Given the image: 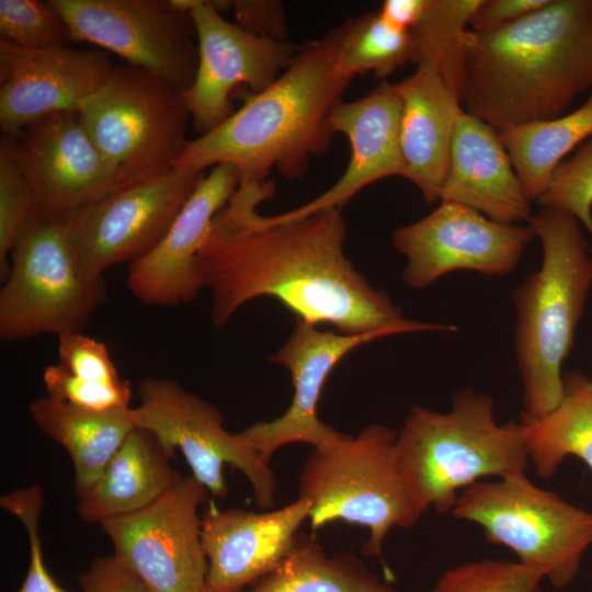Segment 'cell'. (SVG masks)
<instances>
[{"instance_id": "obj_1", "label": "cell", "mask_w": 592, "mask_h": 592, "mask_svg": "<svg viewBox=\"0 0 592 592\" xmlns=\"http://www.w3.org/2000/svg\"><path fill=\"white\" fill-rule=\"evenodd\" d=\"M273 193L270 181L241 180L197 254L216 328L248 301L272 297L296 318L341 333L455 331L406 319L387 293L366 281L344 254L348 227L340 209L296 219L259 214L258 205Z\"/></svg>"}, {"instance_id": "obj_2", "label": "cell", "mask_w": 592, "mask_h": 592, "mask_svg": "<svg viewBox=\"0 0 592 592\" xmlns=\"http://www.w3.org/2000/svg\"><path fill=\"white\" fill-rule=\"evenodd\" d=\"M592 89V0H549L510 24L469 30L460 89L496 130L554 118Z\"/></svg>"}, {"instance_id": "obj_3", "label": "cell", "mask_w": 592, "mask_h": 592, "mask_svg": "<svg viewBox=\"0 0 592 592\" xmlns=\"http://www.w3.org/2000/svg\"><path fill=\"white\" fill-rule=\"evenodd\" d=\"M351 79L337 66L334 29L297 47L283 73L210 132L187 141L175 167H236L241 180L266 181L272 169L300 178L335 134L330 114Z\"/></svg>"}, {"instance_id": "obj_4", "label": "cell", "mask_w": 592, "mask_h": 592, "mask_svg": "<svg viewBox=\"0 0 592 592\" xmlns=\"http://www.w3.org/2000/svg\"><path fill=\"white\" fill-rule=\"evenodd\" d=\"M528 227L543 249L539 269L513 292L516 308L515 352L523 382L524 413L544 415L559 403L561 367L592 286L581 224L571 215L544 208Z\"/></svg>"}, {"instance_id": "obj_5", "label": "cell", "mask_w": 592, "mask_h": 592, "mask_svg": "<svg viewBox=\"0 0 592 592\" xmlns=\"http://www.w3.org/2000/svg\"><path fill=\"white\" fill-rule=\"evenodd\" d=\"M394 455L424 512L440 513L481 478L526 475L530 462L524 425L497 423L492 398L471 388L458 390L447 412L412 408Z\"/></svg>"}, {"instance_id": "obj_6", "label": "cell", "mask_w": 592, "mask_h": 592, "mask_svg": "<svg viewBox=\"0 0 592 592\" xmlns=\"http://www.w3.org/2000/svg\"><path fill=\"white\" fill-rule=\"evenodd\" d=\"M397 432L378 423L357 435L312 448L298 477L300 498L310 504L314 530L335 521L366 527L363 553L380 557L394 527L410 528L424 513L394 455Z\"/></svg>"}, {"instance_id": "obj_7", "label": "cell", "mask_w": 592, "mask_h": 592, "mask_svg": "<svg viewBox=\"0 0 592 592\" xmlns=\"http://www.w3.org/2000/svg\"><path fill=\"white\" fill-rule=\"evenodd\" d=\"M0 291V339L81 332L106 300L104 277L80 263L68 215L35 209L12 250Z\"/></svg>"}, {"instance_id": "obj_8", "label": "cell", "mask_w": 592, "mask_h": 592, "mask_svg": "<svg viewBox=\"0 0 592 592\" xmlns=\"http://www.w3.org/2000/svg\"><path fill=\"white\" fill-rule=\"evenodd\" d=\"M78 114L112 172L114 192L174 168L189 141L185 92L129 65L114 66Z\"/></svg>"}, {"instance_id": "obj_9", "label": "cell", "mask_w": 592, "mask_h": 592, "mask_svg": "<svg viewBox=\"0 0 592 592\" xmlns=\"http://www.w3.org/2000/svg\"><path fill=\"white\" fill-rule=\"evenodd\" d=\"M479 525L492 544L558 589L577 576L592 545V513L532 483L526 475L478 481L460 492L451 511Z\"/></svg>"}, {"instance_id": "obj_10", "label": "cell", "mask_w": 592, "mask_h": 592, "mask_svg": "<svg viewBox=\"0 0 592 592\" xmlns=\"http://www.w3.org/2000/svg\"><path fill=\"white\" fill-rule=\"evenodd\" d=\"M139 405L130 408L135 426L155 434L172 451H181L192 475L214 498H225L224 467L239 470L249 481L260 508L273 505L276 478L270 462L241 433L224 428L213 405L171 378L147 377L137 388Z\"/></svg>"}, {"instance_id": "obj_11", "label": "cell", "mask_w": 592, "mask_h": 592, "mask_svg": "<svg viewBox=\"0 0 592 592\" xmlns=\"http://www.w3.org/2000/svg\"><path fill=\"white\" fill-rule=\"evenodd\" d=\"M72 41L112 52L186 92L197 68L191 12L170 0H49Z\"/></svg>"}, {"instance_id": "obj_12", "label": "cell", "mask_w": 592, "mask_h": 592, "mask_svg": "<svg viewBox=\"0 0 592 592\" xmlns=\"http://www.w3.org/2000/svg\"><path fill=\"white\" fill-rule=\"evenodd\" d=\"M209 492L182 477L147 508L100 523L113 555L152 592H204L207 559L198 509Z\"/></svg>"}, {"instance_id": "obj_13", "label": "cell", "mask_w": 592, "mask_h": 592, "mask_svg": "<svg viewBox=\"0 0 592 592\" xmlns=\"http://www.w3.org/2000/svg\"><path fill=\"white\" fill-rule=\"evenodd\" d=\"M204 172L174 167L68 215L77 253L90 278L138 260L164 237Z\"/></svg>"}, {"instance_id": "obj_14", "label": "cell", "mask_w": 592, "mask_h": 592, "mask_svg": "<svg viewBox=\"0 0 592 592\" xmlns=\"http://www.w3.org/2000/svg\"><path fill=\"white\" fill-rule=\"evenodd\" d=\"M532 237L528 226L497 223L467 206L441 201L423 218L396 229L391 241L407 259L405 283L424 288L459 270L504 276L515 269Z\"/></svg>"}, {"instance_id": "obj_15", "label": "cell", "mask_w": 592, "mask_h": 592, "mask_svg": "<svg viewBox=\"0 0 592 592\" xmlns=\"http://www.w3.org/2000/svg\"><path fill=\"white\" fill-rule=\"evenodd\" d=\"M191 14L198 57L185 99L193 126L203 135L236 111L230 99L236 87L246 84L252 93L266 89L288 67L297 47L225 20L214 0H200Z\"/></svg>"}, {"instance_id": "obj_16", "label": "cell", "mask_w": 592, "mask_h": 592, "mask_svg": "<svg viewBox=\"0 0 592 592\" xmlns=\"http://www.w3.org/2000/svg\"><path fill=\"white\" fill-rule=\"evenodd\" d=\"M25 178L35 209L70 215L114 192L112 172L78 112L43 117L2 135Z\"/></svg>"}, {"instance_id": "obj_17", "label": "cell", "mask_w": 592, "mask_h": 592, "mask_svg": "<svg viewBox=\"0 0 592 592\" xmlns=\"http://www.w3.org/2000/svg\"><path fill=\"white\" fill-rule=\"evenodd\" d=\"M391 334L386 330L354 334L323 331L296 318L286 343L269 358L287 368L291 374V405L278 418L246 428L240 432L242 436L267 462L277 449L292 443L321 448L338 441L343 433L323 423L317 414L328 376L353 350Z\"/></svg>"}, {"instance_id": "obj_18", "label": "cell", "mask_w": 592, "mask_h": 592, "mask_svg": "<svg viewBox=\"0 0 592 592\" xmlns=\"http://www.w3.org/2000/svg\"><path fill=\"white\" fill-rule=\"evenodd\" d=\"M115 65L101 49H25L0 38V126L14 135L53 114L78 112Z\"/></svg>"}, {"instance_id": "obj_19", "label": "cell", "mask_w": 592, "mask_h": 592, "mask_svg": "<svg viewBox=\"0 0 592 592\" xmlns=\"http://www.w3.org/2000/svg\"><path fill=\"white\" fill-rule=\"evenodd\" d=\"M240 183L236 167H213L200 180L162 240L132 262L127 288L145 305L177 306L194 299L203 287L197 254L217 213L230 201Z\"/></svg>"}, {"instance_id": "obj_20", "label": "cell", "mask_w": 592, "mask_h": 592, "mask_svg": "<svg viewBox=\"0 0 592 592\" xmlns=\"http://www.w3.org/2000/svg\"><path fill=\"white\" fill-rule=\"evenodd\" d=\"M309 514L310 504L300 497L260 513L220 510L210 501L202 515L205 592H240L266 576L291 551Z\"/></svg>"}, {"instance_id": "obj_21", "label": "cell", "mask_w": 592, "mask_h": 592, "mask_svg": "<svg viewBox=\"0 0 592 592\" xmlns=\"http://www.w3.org/2000/svg\"><path fill=\"white\" fill-rule=\"evenodd\" d=\"M401 102L394 83L383 82L366 95L339 102L331 111L334 133L343 134L351 147L346 169L328 190L308 203L278 214L296 219L340 209L369 184L389 177L405 178L400 149Z\"/></svg>"}, {"instance_id": "obj_22", "label": "cell", "mask_w": 592, "mask_h": 592, "mask_svg": "<svg viewBox=\"0 0 592 592\" xmlns=\"http://www.w3.org/2000/svg\"><path fill=\"white\" fill-rule=\"evenodd\" d=\"M439 200L508 225L528 221L533 215L499 132L464 110L455 124Z\"/></svg>"}, {"instance_id": "obj_23", "label": "cell", "mask_w": 592, "mask_h": 592, "mask_svg": "<svg viewBox=\"0 0 592 592\" xmlns=\"http://www.w3.org/2000/svg\"><path fill=\"white\" fill-rule=\"evenodd\" d=\"M394 88L401 102L400 149L405 179L429 203L439 200L458 115L464 110L440 72L428 62Z\"/></svg>"}, {"instance_id": "obj_24", "label": "cell", "mask_w": 592, "mask_h": 592, "mask_svg": "<svg viewBox=\"0 0 592 592\" xmlns=\"http://www.w3.org/2000/svg\"><path fill=\"white\" fill-rule=\"evenodd\" d=\"M174 454L155 434L135 426L94 485L78 498L80 517L100 524L157 501L183 477L172 466Z\"/></svg>"}, {"instance_id": "obj_25", "label": "cell", "mask_w": 592, "mask_h": 592, "mask_svg": "<svg viewBox=\"0 0 592 592\" xmlns=\"http://www.w3.org/2000/svg\"><path fill=\"white\" fill-rule=\"evenodd\" d=\"M29 412L39 430L69 454L77 498L94 485L135 428L130 407L92 411L47 395L33 400Z\"/></svg>"}, {"instance_id": "obj_26", "label": "cell", "mask_w": 592, "mask_h": 592, "mask_svg": "<svg viewBox=\"0 0 592 592\" xmlns=\"http://www.w3.org/2000/svg\"><path fill=\"white\" fill-rule=\"evenodd\" d=\"M499 136L526 195L537 201L566 156L592 138V94L574 111L510 126Z\"/></svg>"}, {"instance_id": "obj_27", "label": "cell", "mask_w": 592, "mask_h": 592, "mask_svg": "<svg viewBox=\"0 0 592 592\" xmlns=\"http://www.w3.org/2000/svg\"><path fill=\"white\" fill-rule=\"evenodd\" d=\"M528 460L540 477H550L567 456L592 471V380L580 371L563 375L562 396L550 412L522 413Z\"/></svg>"}, {"instance_id": "obj_28", "label": "cell", "mask_w": 592, "mask_h": 592, "mask_svg": "<svg viewBox=\"0 0 592 592\" xmlns=\"http://www.w3.org/2000/svg\"><path fill=\"white\" fill-rule=\"evenodd\" d=\"M240 592H399L350 555L329 556L298 533L282 562Z\"/></svg>"}, {"instance_id": "obj_29", "label": "cell", "mask_w": 592, "mask_h": 592, "mask_svg": "<svg viewBox=\"0 0 592 592\" xmlns=\"http://www.w3.org/2000/svg\"><path fill=\"white\" fill-rule=\"evenodd\" d=\"M481 1L429 0L421 19L409 31L412 62H428L435 67L459 101L467 25Z\"/></svg>"}, {"instance_id": "obj_30", "label": "cell", "mask_w": 592, "mask_h": 592, "mask_svg": "<svg viewBox=\"0 0 592 592\" xmlns=\"http://www.w3.org/2000/svg\"><path fill=\"white\" fill-rule=\"evenodd\" d=\"M334 32L338 69L351 80L366 73L385 79L412 61L409 32L389 25L378 11L350 19Z\"/></svg>"}, {"instance_id": "obj_31", "label": "cell", "mask_w": 592, "mask_h": 592, "mask_svg": "<svg viewBox=\"0 0 592 592\" xmlns=\"http://www.w3.org/2000/svg\"><path fill=\"white\" fill-rule=\"evenodd\" d=\"M544 580L520 561L486 558L446 570L429 592H540Z\"/></svg>"}, {"instance_id": "obj_32", "label": "cell", "mask_w": 592, "mask_h": 592, "mask_svg": "<svg viewBox=\"0 0 592 592\" xmlns=\"http://www.w3.org/2000/svg\"><path fill=\"white\" fill-rule=\"evenodd\" d=\"M1 39L25 49L65 47L70 31L50 1L0 0Z\"/></svg>"}, {"instance_id": "obj_33", "label": "cell", "mask_w": 592, "mask_h": 592, "mask_svg": "<svg viewBox=\"0 0 592 592\" xmlns=\"http://www.w3.org/2000/svg\"><path fill=\"white\" fill-rule=\"evenodd\" d=\"M537 203L573 216L592 239V138L558 166Z\"/></svg>"}, {"instance_id": "obj_34", "label": "cell", "mask_w": 592, "mask_h": 592, "mask_svg": "<svg viewBox=\"0 0 592 592\" xmlns=\"http://www.w3.org/2000/svg\"><path fill=\"white\" fill-rule=\"evenodd\" d=\"M35 210L32 191L0 143V276L5 280L10 257L22 230Z\"/></svg>"}, {"instance_id": "obj_35", "label": "cell", "mask_w": 592, "mask_h": 592, "mask_svg": "<svg viewBox=\"0 0 592 592\" xmlns=\"http://www.w3.org/2000/svg\"><path fill=\"white\" fill-rule=\"evenodd\" d=\"M44 504L42 488L33 485L0 497V506L14 515L25 528L30 545V563L18 592H67L45 567L39 536V516Z\"/></svg>"}, {"instance_id": "obj_36", "label": "cell", "mask_w": 592, "mask_h": 592, "mask_svg": "<svg viewBox=\"0 0 592 592\" xmlns=\"http://www.w3.org/2000/svg\"><path fill=\"white\" fill-rule=\"evenodd\" d=\"M43 382L47 396L92 411L126 408L132 398L128 380L118 384L87 380L72 375L59 363L46 366Z\"/></svg>"}, {"instance_id": "obj_37", "label": "cell", "mask_w": 592, "mask_h": 592, "mask_svg": "<svg viewBox=\"0 0 592 592\" xmlns=\"http://www.w3.org/2000/svg\"><path fill=\"white\" fill-rule=\"evenodd\" d=\"M59 364L80 378L118 384L123 382L105 343L81 332L58 335Z\"/></svg>"}, {"instance_id": "obj_38", "label": "cell", "mask_w": 592, "mask_h": 592, "mask_svg": "<svg viewBox=\"0 0 592 592\" xmlns=\"http://www.w3.org/2000/svg\"><path fill=\"white\" fill-rule=\"evenodd\" d=\"M78 582L82 592H152L113 554L93 559Z\"/></svg>"}, {"instance_id": "obj_39", "label": "cell", "mask_w": 592, "mask_h": 592, "mask_svg": "<svg viewBox=\"0 0 592 592\" xmlns=\"http://www.w3.org/2000/svg\"><path fill=\"white\" fill-rule=\"evenodd\" d=\"M237 25L244 31L275 41H287L286 14L275 0H232Z\"/></svg>"}, {"instance_id": "obj_40", "label": "cell", "mask_w": 592, "mask_h": 592, "mask_svg": "<svg viewBox=\"0 0 592 592\" xmlns=\"http://www.w3.org/2000/svg\"><path fill=\"white\" fill-rule=\"evenodd\" d=\"M549 0H482L471 30H489L510 24L544 7Z\"/></svg>"}, {"instance_id": "obj_41", "label": "cell", "mask_w": 592, "mask_h": 592, "mask_svg": "<svg viewBox=\"0 0 592 592\" xmlns=\"http://www.w3.org/2000/svg\"><path fill=\"white\" fill-rule=\"evenodd\" d=\"M429 0H385L378 13L395 29L410 31L421 19Z\"/></svg>"}, {"instance_id": "obj_42", "label": "cell", "mask_w": 592, "mask_h": 592, "mask_svg": "<svg viewBox=\"0 0 592 592\" xmlns=\"http://www.w3.org/2000/svg\"><path fill=\"white\" fill-rule=\"evenodd\" d=\"M205 592V591H204Z\"/></svg>"}]
</instances>
